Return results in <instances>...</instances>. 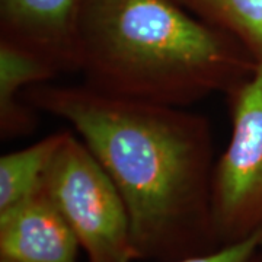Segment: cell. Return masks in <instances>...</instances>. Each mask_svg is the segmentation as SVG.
Listing matches in <instances>:
<instances>
[{"label":"cell","mask_w":262,"mask_h":262,"mask_svg":"<svg viewBox=\"0 0 262 262\" xmlns=\"http://www.w3.org/2000/svg\"><path fill=\"white\" fill-rule=\"evenodd\" d=\"M24 101L70 124L113 178L140 259L173 261L220 248L211 213L213 134L204 115L84 83L34 84Z\"/></svg>","instance_id":"cell-1"},{"label":"cell","mask_w":262,"mask_h":262,"mask_svg":"<svg viewBox=\"0 0 262 262\" xmlns=\"http://www.w3.org/2000/svg\"><path fill=\"white\" fill-rule=\"evenodd\" d=\"M75 63L95 91L185 108L210 95L229 98L258 60L242 41L175 0H89Z\"/></svg>","instance_id":"cell-2"},{"label":"cell","mask_w":262,"mask_h":262,"mask_svg":"<svg viewBox=\"0 0 262 262\" xmlns=\"http://www.w3.org/2000/svg\"><path fill=\"white\" fill-rule=\"evenodd\" d=\"M41 188L75 232L89 262H134L127 206L113 178L75 131H66Z\"/></svg>","instance_id":"cell-3"},{"label":"cell","mask_w":262,"mask_h":262,"mask_svg":"<svg viewBox=\"0 0 262 262\" xmlns=\"http://www.w3.org/2000/svg\"><path fill=\"white\" fill-rule=\"evenodd\" d=\"M229 102L232 134L215 160L211 184L219 246L244 241L262 229V58Z\"/></svg>","instance_id":"cell-4"},{"label":"cell","mask_w":262,"mask_h":262,"mask_svg":"<svg viewBox=\"0 0 262 262\" xmlns=\"http://www.w3.org/2000/svg\"><path fill=\"white\" fill-rule=\"evenodd\" d=\"M88 2L0 0V39L46 58L60 73L76 70V37Z\"/></svg>","instance_id":"cell-5"},{"label":"cell","mask_w":262,"mask_h":262,"mask_svg":"<svg viewBox=\"0 0 262 262\" xmlns=\"http://www.w3.org/2000/svg\"><path fill=\"white\" fill-rule=\"evenodd\" d=\"M75 232L39 187L0 211V262H77Z\"/></svg>","instance_id":"cell-6"},{"label":"cell","mask_w":262,"mask_h":262,"mask_svg":"<svg viewBox=\"0 0 262 262\" xmlns=\"http://www.w3.org/2000/svg\"><path fill=\"white\" fill-rule=\"evenodd\" d=\"M60 70L35 53L0 39V136L13 139L35 128L34 108L20 96L31 86L46 83Z\"/></svg>","instance_id":"cell-7"},{"label":"cell","mask_w":262,"mask_h":262,"mask_svg":"<svg viewBox=\"0 0 262 262\" xmlns=\"http://www.w3.org/2000/svg\"><path fill=\"white\" fill-rule=\"evenodd\" d=\"M66 131L48 134L25 149L0 158V211L18 204L41 187L50 162L64 140Z\"/></svg>","instance_id":"cell-8"},{"label":"cell","mask_w":262,"mask_h":262,"mask_svg":"<svg viewBox=\"0 0 262 262\" xmlns=\"http://www.w3.org/2000/svg\"><path fill=\"white\" fill-rule=\"evenodd\" d=\"M194 16L232 34L262 58V0H175Z\"/></svg>","instance_id":"cell-9"},{"label":"cell","mask_w":262,"mask_h":262,"mask_svg":"<svg viewBox=\"0 0 262 262\" xmlns=\"http://www.w3.org/2000/svg\"><path fill=\"white\" fill-rule=\"evenodd\" d=\"M261 249L262 229L244 241L223 245L210 252L198 253V255L166 262H251L258 253L261 252Z\"/></svg>","instance_id":"cell-10"},{"label":"cell","mask_w":262,"mask_h":262,"mask_svg":"<svg viewBox=\"0 0 262 262\" xmlns=\"http://www.w3.org/2000/svg\"><path fill=\"white\" fill-rule=\"evenodd\" d=\"M251 262H262V253L261 252L258 253V255H256V256H255V258H253Z\"/></svg>","instance_id":"cell-11"}]
</instances>
